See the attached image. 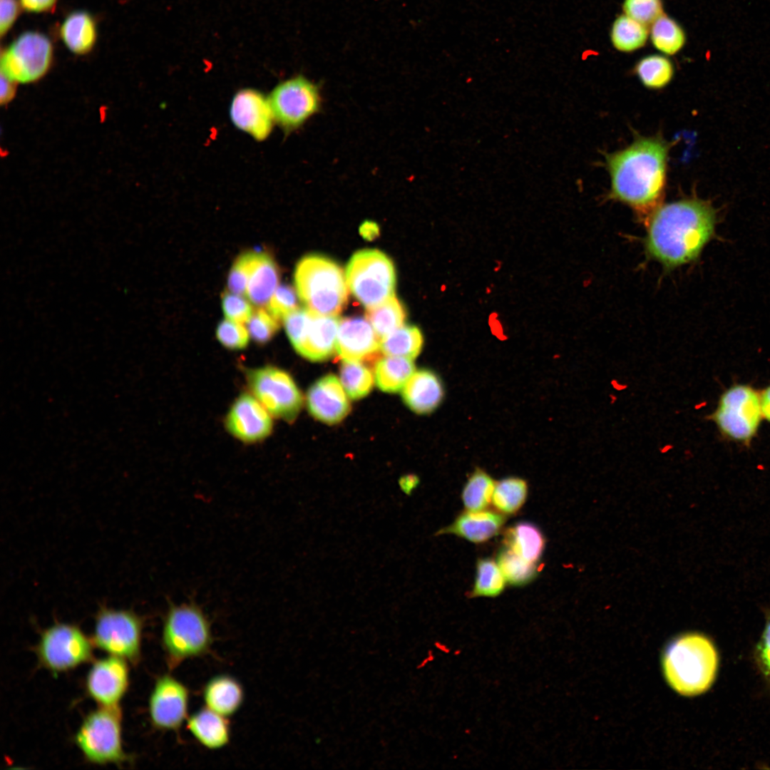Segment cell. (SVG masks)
<instances>
[{
	"instance_id": "cell-30",
	"label": "cell",
	"mask_w": 770,
	"mask_h": 770,
	"mask_svg": "<svg viewBox=\"0 0 770 770\" xmlns=\"http://www.w3.org/2000/svg\"><path fill=\"white\" fill-rule=\"evenodd\" d=\"M647 28L626 14L620 15L612 26L611 42L620 51H636L646 43L649 34Z\"/></svg>"
},
{
	"instance_id": "cell-47",
	"label": "cell",
	"mask_w": 770,
	"mask_h": 770,
	"mask_svg": "<svg viewBox=\"0 0 770 770\" xmlns=\"http://www.w3.org/2000/svg\"><path fill=\"white\" fill-rule=\"evenodd\" d=\"M58 0H19L21 9L29 13L41 14L54 10Z\"/></svg>"
},
{
	"instance_id": "cell-42",
	"label": "cell",
	"mask_w": 770,
	"mask_h": 770,
	"mask_svg": "<svg viewBox=\"0 0 770 770\" xmlns=\"http://www.w3.org/2000/svg\"><path fill=\"white\" fill-rule=\"evenodd\" d=\"M622 9L625 14L647 26L663 14L661 0H625Z\"/></svg>"
},
{
	"instance_id": "cell-8",
	"label": "cell",
	"mask_w": 770,
	"mask_h": 770,
	"mask_svg": "<svg viewBox=\"0 0 770 770\" xmlns=\"http://www.w3.org/2000/svg\"><path fill=\"white\" fill-rule=\"evenodd\" d=\"M347 286L352 294L368 309L394 295L396 273L391 260L376 250L355 252L346 269Z\"/></svg>"
},
{
	"instance_id": "cell-49",
	"label": "cell",
	"mask_w": 770,
	"mask_h": 770,
	"mask_svg": "<svg viewBox=\"0 0 770 770\" xmlns=\"http://www.w3.org/2000/svg\"><path fill=\"white\" fill-rule=\"evenodd\" d=\"M401 490L407 496H411L412 492L419 484V478L415 474H407L401 476L399 480Z\"/></svg>"
},
{
	"instance_id": "cell-24",
	"label": "cell",
	"mask_w": 770,
	"mask_h": 770,
	"mask_svg": "<svg viewBox=\"0 0 770 770\" xmlns=\"http://www.w3.org/2000/svg\"><path fill=\"white\" fill-rule=\"evenodd\" d=\"M402 396L412 411L428 414L441 403L443 389L440 379L433 372L419 370L414 371L404 386Z\"/></svg>"
},
{
	"instance_id": "cell-20",
	"label": "cell",
	"mask_w": 770,
	"mask_h": 770,
	"mask_svg": "<svg viewBox=\"0 0 770 770\" xmlns=\"http://www.w3.org/2000/svg\"><path fill=\"white\" fill-rule=\"evenodd\" d=\"M340 382L334 375L329 374L317 381L308 390L307 407L318 420L333 424L347 415L350 405Z\"/></svg>"
},
{
	"instance_id": "cell-15",
	"label": "cell",
	"mask_w": 770,
	"mask_h": 770,
	"mask_svg": "<svg viewBox=\"0 0 770 770\" xmlns=\"http://www.w3.org/2000/svg\"><path fill=\"white\" fill-rule=\"evenodd\" d=\"M190 690L170 674H163L155 681L148 703L149 720L160 731L176 732L189 715Z\"/></svg>"
},
{
	"instance_id": "cell-38",
	"label": "cell",
	"mask_w": 770,
	"mask_h": 770,
	"mask_svg": "<svg viewBox=\"0 0 770 770\" xmlns=\"http://www.w3.org/2000/svg\"><path fill=\"white\" fill-rule=\"evenodd\" d=\"M497 558L505 580L512 585H524L536 576L535 563L525 560L506 547L499 552Z\"/></svg>"
},
{
	"instance_id": "cell-12",
	"label": "cell",
	"mask_w": 770,
	"mask_h": 770,
	"mask_svg": "<svg viewBox=\"0 0 770 770\" xmlns=\"http://www.w3.org/2000/svg\"><path fill=\"white\" fill-rule=\"evenodd\" d=\"M268 98L275 122L287 133L302 126L322 106L318 85L303 75L281 81Z\"/></svg>"
},
{
	"instance_id": "cell-14",
	"label": "cell",
	"mask_w": 770,
	"mask_h": 770,
	"mask_svg": "<svg viewBox=\"0 0 770 770\" xmlns=\"http://www.w3.org/2000/svg\"><path fill=\"white\" fill-rule=\"evenodd\" d=\"M247 381L250 393L272 416L294 420L301 409L302 396L287 371L266 365L249 370Z\"/></svg>"
},
{
	"instance_id": "cell-29",
	"label": "cell",
	"mask_w": 770,
	"mask_h": 770,
	"mask_svg": "<svg viewBox=\"0 0 770 770\" xmlns=\"http://www.w3.org/2000/svg\"><path fill=\"white\" fill-rule=\"evenodd\" d=\"M423 337L415 326L403 325L381 339L380 350L385 356L415 359L421 352Z\"/></svg>"
},
{
	"instance_id": "cell-21",
	"label": "cell",
	"mask_w": 770,
	"mask_h": 770,
	"mask_svg": "<svg viewBox=\"0 0 770 770\" xmlns=\"http://www.w3.org/2000/svg\"><path fill=\"white\" fill-rule=\"evenodd\" d=\"M505 516L493 510H467L460 514L449 525L437 531L436 535L453 534L474 543H481L496 535L505 524Z\"/></svg>"
},
{
	"instance_id": "cell-23",
	"label": "cell",
	"mask_w": 770,
	"mask_h": 770,
	"mask_svg": "<svg viewBox=\"0 0 770 770\" xmlns=\"http://www.w3.org/2000/svg\"><path fill=\"white\" fill-rule=\"evenodd\" d=\"M205 707L225 717L236 714L242 707L245 692L234 677L220 674L210 678L202 689Z\"/></svg>"
},
{
	"instance_id": "cell-9",
	"label": "cell",
	"mask_w": 770,
	"mask_h": 770,
	"mask_svg": "<svg viewBox=\"0 0 770 770\" xmlns=\"http://www.w3.org/2000/svg\"><path fill=\"white\" fill-rule=\"evenodd\" d=\"M93 646L78 626L56 622L41 631L34 652L42 667L58 674L91 661Z\"/></svg>"
},
{
	"instance_id": "cell-40",
	"label": "cell",
	"mask_w": 770,
	"mask_h": 770,
	"mask_svg": "<svg viewBox=\"0 0 770 770\" xmlns=\"http://www.w3.org/2000/svg\"><path fill=\"white\" fill-rule=\"evenodd\" d=\"M279 327V320L268 310L260 308L254 311L247 322V329L251 338L259 344L270 341Z\"/></svg>"
},
{
	"instance_id": "cell-19",
	"label": "cell",
	"mask_w": 770,
	"mask_h": 770,
	"mask_svg": "<svg viewBox=\"0 0 770 770\" xmlns=\"http://www.w3.org/2000/svg\"><path fill=\"white\" fill-rule=\"evenodd\" d=\"M380 343L381 339L369 320L351 317L339 322L336 351L343 360L371 359L380 350Z\"/></svg>"
},
{
	"instance_id": "cell-10",
	"label": "cell",
	"mask_w": 770,
	"mask_h": 770,
	"mask_svg": "<svg viewBox=\"0 0 770 770\" xmlns=\"http://www.w3.org/2000/svg\"><path fill=\"white\" fill-rule=\"evenodd\" d=\"M144 621L132 610L102 606L95 617L93 645L109 655L136 664L141 657Z\"/></svg>"
},
{
	"instance_id": "cell-7",
	"label": "cell",
	"mask_w": 770,
	"mask_h": 770,
	"mask_svg": "<svg viewBox=\"0 0 770 770\" xmlns=\"http://www.w3.org/2000/svg\"><path fill=\"white\" fill-rule=\"evenodd\" d=\"M762 419L760 392L746 384L726 389L714 411L707 416L724 438L746 447L756 436Z\"/></svg>"
},
{
	"instance_id": "cell-3",
	"label": "cell",
	"mask_w": 770,
	"mask_h": 770,
	"mask_svg": "<svg viewBox=\"0 0 770 770\" xmlns=\"http://www.w3.org/2000/svg\"><path fill=\"white\" fill-rule=\"evenodd\" d=\"M718 662V654L712 641L696 632L680 635L672 641L662 658L669 684L684 696H695L708 690L715 679Z\"/></svg>"
},
{
	"instance_id": "cell-51",
	"label": "cell",
	"mask_w": 770,
	"mask_h": 770,
	"mask_svg": "<svg viewBox=\"0 0 770 770\" xmlns=\"http://www.w3.org/2000/svg\"><path fill=\"white\" fill-rule=\"evenodd\" d=\"M359 231L365 239L372 240L379 234V227L375 222L366 221L361 225Z\"/></svg>"
},
{
	"instance_id": "cell-46",
	"label": "cell",
	"mask_w": 770,
	"mask_h": 770,
	"mask_svg": "<svg viewBox=\"0 0 770 770\" xmlns=\"http://www.w3.org/2000/svg\"><path fill=\"white\" fill-rule=\"evenodd\" d=\"M21 8L19 0H0V34L6 35L16 22Z\"/></svg>"
},
{
	"instance_id": "cell-48",
	"label": "cell",
	"mask_w": 770,
	"mask_h": 770,
	"mask_svg": "<svg viewBox=\"0 0 770 770\" xmlns=\"http://www.w3.org/2000/svg\"><path fill=\"white\" fill-rule=\"evenodd\" d=\"M16 82L1 74V103L11 101L16 93Z\"/></svg>"
},
{
	"instance_id": "cell-13",
	"label": "cell",
	"mask_w": 770,
	"mask_h": 770,
	"mask_svg": "<svg viewBox=\"0 0 770 770\" xmlns=\"http://www.w3.org/2000/svg\"><path fill=\"white\" fill-rule=\"evenodd\" d=\"M53 57V44L46 35L25 31L2 51L1 74L16 83L34 82L48 72Z\"/></svg>"
},
{
	"instance_id": "cell-33",
	"label": "cell",
	"mask_w": 770,
	"mask_h": 770,
	"mask_svg": "<svg viewBox=\"0 0 770 770\" xmlns=\"http://www.w3.org/2000/svg\"><path fill=\"white\" fill-rule=\"evenodd\" d=\"M366 315L381 339L403 326L406 317L404 307L394 295L383 303L368 309Z\"/></svg>"
},
{
	"instance_id": "cell-4",
	"label": "cell",
	"mask_w": 770,
	"mask_h": 770,
	"mask_svg": "<svg viewBox=\"0 0 770 770\" xmlns=\"http://www.w3.org/2000/svg\"><path fill=\"white\" fill-rule=\"evenodd\" d=\"M213 637L208 617L194 603L170 604L161 632V645L170 670L188 659L205 655Z\"/></svg>"
},
{
	"instance_id": "cell-39",
	"label": "cell",
	"mask_w": 770,
	"mask_h": 770,
	"mask_svg": "<svg viewBox=\"0 0 770 770\" xmlns=\"http://www.w3.org/2000/svg\"><path fill=\"white\" fill-rule=\"evenodd\" d=\"M257 254V252H246L236 259L228 275L229 292L240 295L246 294L250 275Z\"/></svg>"
},
{
	"instance_id": "cell-35",
	"label": "cell",
	"mask_w": 770,
	"mask_h": 770,
	"mask_svg": "<svg viewBox=\"0 0 770 770\" xmlns=\"http://www.w3.org/2000/svg\"><path fill=\"white\" fill-rule=\"evenodd\" d=\"M505 581L497 563L489 558L479 559L476 564V575L470 597L498 596L503 592Z\"/></svg>"
},
{
	"instance_id": "cell-45",
	"label": "cell",
	"mask_w": 770,
	"mask_h": 770,
	"mask_svg": "<svg viewBox=\"0 0 770 770\" xmlns=\"http://www.w3.org/2000/svg\"><path fill=\"white\" fill-rule=\"evenodd\" d=\"M755 658L761 672L770 682V608L766 611V623L756 647Z\"/></svg>"
},
{
	"instance_id": "cell-37",
	"label": "cell",
	"mask_w": 770,
	"mask_h": 770,
	"mask_svg": "<svg viewBox=\"0 0 770 770\" xmlns=\"http://www.w3.org/2000/svg\"><path fill=\"white\" fill-rule=\"evenodd\" d=\"M635 71L642 83L650 88H661L672 78L674 68L671 61L660 55H650L640 59Z\"/></svg>"
},
{
	"instance_id": "cell-17",
	"label": "cell",
	"mask_w": 770,
	"mask_h": 770,
	"mask_svg": "<svg viewBox=\"0 0 770 770\" xmlns=\"http://www.w3.org/2000/svg\"><path fill=\"white\" fill-rule=\"evenodd\" d=\"M232 436L242 442L254 443L267 438L273 428L272 416L250 392L242 393L231 405L225 420Z\"/></svg>"
},
{
	"instance_id": "cell-2",
	"label": "cell",
	"mask_w": 770,
	"mask_h": 770,
	"mask_svg": "<svg viewBox=\"0 0 770 770\" xmlns=\"http://www.w3.org/2000/svg\"><path fill=\"white\" fill-rule=\"evenodd\" d=\"M668 150L660 138H640L607 155L610 197L640 212L653 211L664 192Z\"/></svg>"
},
{
	"instance_id": "cell-43",
	"label": "cell",
	"mask_w": 770,
	"mask_h": 770,
	"mask_svg": "<svg viewBox=\"0 0 770 770\" xmlns=\"http://www.w3.org/2000/svg\"><path fill=\"white\" fill-rule=\"evenodd\" d=\"M267 310L279 321L297 309V294L287 284L277 287L267 303Z\"/></svg>"
},
{
	"instance_id": "cell-16",
	"label": "cell",
	"mask_w": 770,
	"mask_h": 770,
	"mask_svg": "<svg viewBox=\"0 0 770 770\" xmlns=\"http://www.w3.org/2000/svg\"><path fill=\"white\" fill-rule=\"evenodd\" d=\"M129 681L128 662L108 654L92 663L86 676L85 689L98 706L115 707L125 696Z\"/></svg>"
},
{
	"instance_id": "cell-26",
	"label": "cell",
	"mask_w": 770,
	"mask_h": 770,
	"mask_svg": "<svg viewBox=\"0 0 770 770\" xmlns=\"http://www.w3.org/2000/svg\"><path fill=\"white\" fill-rule=\"evenodd\" d=\"M279 280V268L274 259L266 252H258L247 284V298L259 306L267 304Z\"/></svg>"
},
{
	"instance_id": "cell-36",
	"label": "cell",
	"mask_w": 770,
	"mask_h": 770,
	"mask_svg": "<svg viewBox=\"0 0 770 770\" xmlns=\"http://www.w3.org/2000/svg\"><path fill=\"white\" fill-rule=\"evenodd\" d=\"M340 381L349 397L359 399L370 392L374 376L361 361L344 360L340 368Z\"/></svg>"
},
{
	"instance_id": "cell-32",
	"label": "cell",
	"mask_w": 770,
	"mask_h": 770,
	"mask_svg": "<svg viewBox=\"0 0 770 770\" xmlns=\"http://www.w3.org/2000/svg\"><path fill=\"white\" fill-rule=\"evenodd\" d=\"M650 26V38L658 51L667 55H674L684 46L685 33L670 17L662 14Z\"/></svg>"
},
{
	"instance_id": "cell-27",
	"label": "cell",
	"mask_w": 770,
	"mask_h": 770,
	"mask_svg": "<svg viewBox=\"0 0 770 770\" xmlns=\"http://www.w3.org/2000/svg\"><path fill=\"white\" fill-rule=\"evenodd\" d=\"M504 544L525 560L536 563L545 548L543 533L535 525L521 522L508 528L504 535Z\"/></svg>"
},
{
	"instance_id": "cell-31",
	"label": "cell",
	"mask_w": 770,
	"mask_h": 770,
	"mask_svg": "<svg viewBox=\"0 0 770 770\" xmlns=\"http://www.w3.org/2000/svg\"><path fill=\"white\" fill-rule=\"evenodd\" d=\"M528 494L525 481L515 477L496 483L492 503L502 514H514L523 505Z\"/></svg>"
},
{
	"instance_id": "cell-11",
	"label": "cell",
	"mask_w": 770,
	"mask_h": 770,
	"mask_svg": "<svg viewBox=\"0 0 770 770\" xmlns=\"http://www.w3.org/2000/svg\"><path fill=\"white\" fill-rule=\"evenodd\" d=\"M283 320L292 346L303 357L322 361L334 354L340 322L337 316L319 315L297 308Z\"/></svg>"
},
{
	"instance_id": "cell-34",
	"label": "cell",
	"mask_w": 770,
	"mask_h": 770,
	"mask_svg": "<svg viewBox=\"0 0 770 770\" xmlns=\"http://www.w3.org/2000/svg\"><path fill=\"white\" fill-rule=\"evenodd\" d=\"M496 483L481 469L468 478L462 493V500L467 510H485L492 503Z\"/></svg>"
},
{
	"instance_id": "cell-1",
	"label": "cell",
	"mask_w": 770,
	"mask_h": 770,
	"mask_svg": "<svg viewBox=\"0 0 770 770\" xmlns=\"http://www.w3.org/2000/svg\"><path fill=\"white\" fill-rule=\"evenodd\" d=\"M716 222L710 202L698 198L657 207L647 223L646 252L667 269L694 261L713 237Z\"/></svg>"
},
{
	"instance_id": "cell-50",
	"label": "cell",
	"mask_w": 770,
	"mask_h": 770,
	"mask_svg": "<svg viewBox=\"0 0 770 770\" xmlns=\"http://www.w3.org/2000/svg\"><path fill=\"white\" fill-rule=\"evenodd\" d=\"M760 401L763 419L770 423V384L760 391Z\"/></svg>"
},
{
	"instance_id": "cell-44",
	"label": "cell",
	"mask_w": 770,
	"mask_h": 770,
	"mask_svg": "<svg viewBox=\"0 0 770 770\" xmlns=\"http://www.w3.org/2000/svg\"><path fill=\"white\" fill-rule=\"evenodd\" d=\"M222 306L227 319L240 324L247 323L254 312L250 303L242 295L229 291L222 294Z\"/></svg>"
},
{
	"instance_id": "cell-22",
	"label": "cell",
	"mask_w": 770,
	"mask_h": 770,
	"mask_svg": "<svg viewBox=\"0 0 770 770\" xmlns=\"http://www.w3.org/2000/svg\"><path fill=\"white\" fill-rule=\"evenodd\" d=\"M185 724L192 737L207 749H221L230 741L231 727L227 717L205 707L190 715Z\"/></svg>"
},
{
	"instance_id": "cell-18",
	"label": "cell",
	"mask_w": 770,
	"mask_h": 770,
	"mask_svg": "<svg viewBox=\"0 0 770 770\" xmlns=\"http://www.w3.org/2000/svg\"><path fill=\"white\" fill-rule=\"evenodd\" d=\"M230 115L238 129L257 141L270 135L275 121L269 98L253 88L242 89L234 96Z\"/></svg>"
},
{
	"instance_id": "cell-25",
	"label": "cell",
	"mask_w": 770,
	"mask_h": 770,
	"mask_svg": "<svg viewBox=\"0 0 770 770\" xmlns=\"http://www.w3.org/2000/svg\"><path fill=\"white\" fill-rule=\"evenodd\" d=\"M59 35L67 48L76 55L89 53L97 40V25L93 16L86 11L70 13L59 28Z\"/></svg>"
},
{
	"instance_id": "cell-5",
	"label": "cell",
	"mask_w": 770,
	"mask_h": 770,
	"mask_svg": "<svg viewBox=\"0 0 770 770\" xmlns=\"http://www.w3.org/2000/svg\"><path fill=\"white\" fill-rule=\"evenodd\" d=\"M299 297L314 314L337 316L347 302L346 277L334 261L317 255L302 258L294 271Z\"/></svg>"
},
{
	"instance_id": "cell-41",
	"label": "cell",
	"mask_w": 770,
	"mask_h": 770,
	"mask_svg": "<svg viewBox=\"0 0 770 770\" xmlns=\"http://www.w3.org/2000/svg\"><path fill=\"white\" fill-rule=\"evenodd\" d=\"M216 337L224 347L232 350H240L247 346L250 336L244 324L227 319L219 323L216 329Z\"/></svg>"
},
{
	"instance_id": "cell-6",
	"label": "cell",
	"mask_w": 770,
	"mask_h": 770,
	"mask_svg": "<svg viewBox=\"0 0 770 770\" xmlns=\"http://www.w3.org/2000/svg\"><path fill=\"white\" fill-rule=\"evenodd\" d=\"M74 742L91 764H121L128 761L123 746L120 707L98 706L89 712L76 731Z\"/></svg>"
},
{
	"instance_id": "cell-28",
	"label": "cell",
	"mask_w": 770,
	"mask_h": 770,
	"mask_svg": "<svg viewBox=\"0 0 770 770\" xmlns=\"http://www.w3.org/2000/svg\"><path fill=\"white\" fill-rule=\"evenodd\" d=\"M411 359L386 356L376 362L374 379L377 386L385 392H397L404 387L414 372Z\"/></svg>"
}]
</instances>
